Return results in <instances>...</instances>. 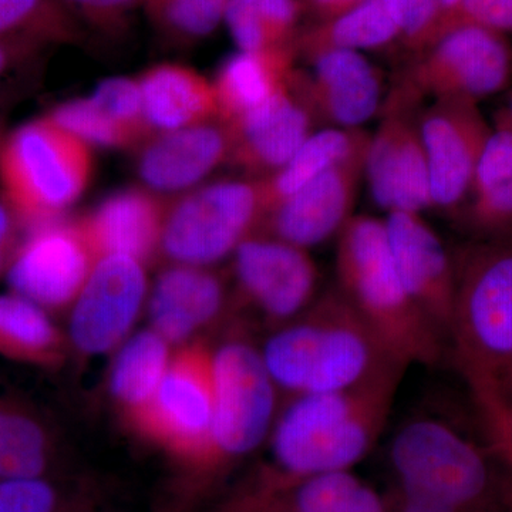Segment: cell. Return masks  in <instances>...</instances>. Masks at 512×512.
Returning a JSON list of instances; mask_svg holds the SVG:
<instances>
[{"label":"cell","mask_w":512,"mask_h":512,"mask_svg":"<svg viewBox=\"0 0 512 512\" xmlns=\"http://www.w3.org/2000/svg\"><path fill=\"white\" fill-rule=\"evenodd\" d=\"M259 352L276 389L293 397L350 389L393 367H406L338 285L274 329Z\"/></svg>","instance_id":"1"},{"label":"cell","mask_w":512,"mask_h":512,"mask_svg":"<svg viewBox=\"0 0 512 512\" xmlns=\"http://www.w3.org/2000/svg\"><path fill=\"white\" fill-rule=\"evenodd\" d=\"M407 367L338 392L295 396L272 427L279 466L308 478L348 470L383 433Z\"/></svg>","instance_id":"2"},{"label":"cell","mask_w":512,"mask_h":512,"mask_svg":"<svg viewBox=\"0 0 512 512\" xmlns=\"http://www.w3.org/2000/svg\"><path fill=\"white\" fill-rule=\"evenodd\" d=\"M336 245L338 288L402 365L436 366L444 338L407 292L394 265L384 221L353 215Z\"/></svg>","instance_id":"3"},{"label":"cell","mask_w":512,"mask_h":512,"mask_svg":"<svg viewBox=\"0 0 512 512\" xmlns=\"http://www.w3.org/2000/svg\"><path fill=\"white\" fill-rule=\"evenodd\" d=\"M456 264L450 340L478 406L512 362V237L478 239Z\"/></svg>","instance_id":"4"},{"label":"cell","mask_w":512,"mask_h":512,"mask_svg":"<svg viewBox=\"0 0 512 512\" xmlns=\"http://www.w3.org/2000/svg\"><path fill=\"white\" fill-rule=\"evenodd\" d=\"M94 171L92 147L47 116L6 134L0 153V197L23 229L64 217Z\"/></svg>","instance_id":"5"},{"label":"cell","mask_w":512,"mask_h":512,"mask_svg":"<svg viewBox=\"0 0 512 512\" xmlns=\"http://www.w3.org/2000/svg\"><path fill=\"white\" fill-rule=\"evenodd\" d=\"M266 215L264 178L198 185L168 204L161 252L173 264L210 268L259 234Z\"/></svg>","instance_id":"6"},{"label":"cell","mask_w":512,"mask_h":512,"mask_svg":"<svg viewBox=\"0 0 512 512\" xmlns=\"http://www.w3.org/2000/svg\"><path fill=\"white\" fill-rule=\"evenodd\" d=\"M214 413L212 352L191 343L171 357L153 399L130 421L174 456L202 464L218 458Z\"/></svg>","instance_id":"7"},{"label":"cell","mask_w":512,"mask_h":512,"mask_svg":"<svg viewBox=\"0 0 512 512\" xmlns=\"http://www.w3.org/2000/svg\"><path fill=\"white\" fill-rule=\"evenodd\" d=\"M512 82L507 36L477 26H457L420 50L399 87L420 101H476L503 92Z\"/></svg>","instance_id":"8"},{"label":"cell","mask_w":512,"mask_h":512,"mask_svg":"<svg viewBox=\"0 0 512 512\" xmlns=\"http://www.w3.org/2000/svg\"><path fill=\"white\" fill-rule=\"evenodd\" d=\"M403 487L439 497L466 511L490 488L487 461L444 421L417 419L397 431L390 451Z\"/></svg>","instance_id":"9"},{"label":"cell","mask_w":512,"mask_h":512,"mask_svg":"<svg viewBox=\"0 0 512 512\" xmlns=\"http://www.w3.org/2000/svg\"><path fill=\"white\" fill-rule=\"evenodd\" d=\"M214 443L218 458L245 456L274 427L276 386L261 352L241 338L212 352Z\"/></svg>","instance_id":"10"},{"label":"cell","mask_w":512,"mask_h":512,"mask_svg":"<svg viewBox=\"0 0 512 512\" xmlns=\"http://www.w3.org/2000/svg\"><path fill=\"white\" fill-rule=\"evenodd\" d=\"M96 262L79 220L64 215L23 229L6 281L10 292L59 311L73 305Z\"/></svg>","instance_id":"11"},{"label":"cell","mask_w":512,"mask_h":512,"mask_svg":"<svg viewBox=\"0 0 512 512\" xmlns=\"http://www.w3.org/2000/svg\"><path fill=\"white\" fill-rule=\"evenodd\" d=\"M419 101L394 89L383 104V119L370 136L365 177L373 201L387 214L431 207L429 164L421 140Z\"/></svg>","instance_id":"12"},{"label":"cell","mask_w":512,"mask_h":512,"mask_svg":"<svg viewBox=\"0 0 512 512\" xmlns=\"http://www.w3.org/2000/svg\"><path fill=\"white\" fill-rule=\"evenodd\" d=\"M238 296L279 328L301 315L319 292V269L308 249L255 234L232 254Z\"/></svg>","instance_id":"13"},{"label":"cell","mask_w":512,"mask_h":512,"mask_svg":"<svg viewBox=\"0 0 512 512\" xmlns=\"http://www.w3.org/2000/svg\"><path fill=\"white\" fill-rule=\"evenodd\" d=\"M429 164L431 207L456 211L470 197L478 161L491 133L476 101L433 100L419 114Z\"/></svg>","instance_id":"14"},{"label":"cell","mask_w":512,"mask_h":512,"mask_svg":"<svg viewBox=\"0 0 512 512\" xmlns=\"http://www.w3.org/2000/svg\"><path fill=\"white\" fill-rule=\"evenodd\" d=\"M144 266L120 255L96 262L72 305L69 333L74 348L103 355L126 338L147 298Z\"/></svg>","instance_id":"15"},{"label":"cell","mask_w":512,"mask_h":512,"mask_svg":"<svg viewBox=\"0 0 512 512\" xmlns=\"http://www.w3.org/2000/svg\"><path fill=\"white\" fill-rule=\"evenodd\" d=\"M370 143V141H369ZM367 148L320 174L266 215L259 234L309 249L338 237L353 217Z\"/></svg>","instance_id":"16"},{"label":"cell","mask_w":512,"mask_h":512,"mask_svg":"<svg viewBox=\"0 0 512 512\" xmlns=\"http://www.w3.org/2000/svg\"><path fill=\"white\" fill-rule=\"evenodd\" d=\"M394 265L407 292L444 340L456 299V264L443 241L416 212H392L384 220Z\"/></svg>","instance_id":"17"},{"label":"cell","mask_w":512,"mask_h":512,"mask_svg":"<svg viewBox=\"0 0 512 512\" xmlns=\"http://www.w3.org/2000/svg\"><path fill=\"white\" fill-rule=\"evenodd\" d=\"M308 60L311 70H298L296 84L316 120L330 127L360 128L380 110L382 72L363 53L325 50Z\"/></svg>","instance_id":"18"},{"label":"cell","mask_w":512,"mask_h":512,"mask_svg":"<svg viewBox=\"0 0 512 512\" xmlns=\"http://www.w3.org/2000/svg\"><path fill=\"white\" fill-rule=\"evenodd\" d=\"M232 130L220 117L181 130L151 134L137 147V173L144 187L184 194L231 161Z\"/></svg>","instance_id":"19"},{"label":"cell","mask_w":512,"mask_h":512,"mask_svg":"<svg viewBox=\"0 0 512 512\" xmlns=\"http://www.w3.org/2000/svg\"><path fill=\"white\" fill-rule=\"evenodd\" d=\"M298 73V72H296ZM315 114L292 86L232 124V154L229 163L252 178H266L284 167L313 133Z\"/></svg>","instance_id":"20"},{"label":"cell","mask_w":512,"mask_h":512,"mask_svg":"<svg viewBox=\"0 0 512 512\" xmlns=\"http://www.w3.org/2000/svg\"><path fill=\"white\" fill-rule=\"evenodd\" d=\"M168 204L146 187L113 192L79 224L97 261L104 256H128L144 265L161 252Z\"/></svg>","instance_id":"21"},{"label":"cell","mask_w":512,"mask_h":512,"mask_svg":"<svg viewBox=\"0 0 512 512\" xmlns=\"http://www.w3.org/2000/svg\"><path fill=\"white\" fill-rule=\"evenodd\" d=\"M227 306V285L207 266L171 264L148 299L153 330L168 343L187 342L221 318Z\"/></svg>","instance_id":"22"},{"label":"cell","mask_w":512,"mask_h":512,"mask_svg":"<svg viewBox=\"0 0 512 512\" xmlns=\"http://www.w3.org/2000/svg\"><path fill=\"white\" fill-rule=\"evenodd\" d=\"M296 47L242 52L227 57L215 76L218 117L232 126L292 86Z\"/></svg>","instance_id":"23"},{"label":"cell","mask_w":512,"mask_h":512,"mask_svg":"<svg viewBox=\"0 0 512 512\" xmlns=\"http://www.w3.org/2000/svg\"><path fill=\"white\" fill-rule=\"evenodd\" d=\"M491 126L464 205L478 239L512 237V116L505 107Z\"/></svg>","instance_id":"24"},{"label":"cell","mask_w":512,"mask_h":512,"mask_svg":"<svg viewBox=\"0 0 512 512\" xmlns=\"http://www.w3.org/2000/svg\"><path fill=\"white\" fill-rule=\"evenodd\" d=\"M144 119L151 133H167L218 117L214 84L192 67L163 63L141 74Z\"/></svg>","instance_id":"25"},{"label":"cell","mask_w":512,"mask_h":512,"mask_svg":"<svg viewBox=\"0 0 512 512\" xmlns=\"http://www.w3.org/2000/svg\"><path fill=\"white\" fill-rule=\"evenodd\" d=\"M396 40L402 42V29L386 0H366L362 5L315 22L296 39V52L306 59L325 50L353 52L382 49Z\"/></svg>","instance_id":"26"},{"label":"cell","mask_w":512,"mask_h":512,"mask_svg":"<svg viewBox=\"0 0 512 512\" xmlns=\"http://www.w3.org/2000/svg\"><path fill=\"white\" fill-rule=\"evenodd\" d=\"M369 141L370 134L362 128L328 127L313 131L284 167L264 178L268 214L320 174L362 150Z\"/></svg>","instance_id":"27"},{"label":"cell","mask_w":512,"mask_h":512,"mask_svg":"<svg viewBox=\"0 0 512 512\" xmlns=\"http://www.w3.org/2000/svg\"><path fill=\"white\" fill-rule=\"evenodd\" d=\"M64 340L46 309L16 293H0V355L29 365L55 366Z\"/></svg>","instance_id":"28"},{"label":"cell","mask_w":512,"mask_h":512,"mask_svg":"<svg viewBox=\"0 0 512 512\" xmlns=\"http://www.w3.org/2000/svg\"><path fill=\"white\" fill-rule=\"evenodd\" d=\"M170 360L167 340L153 329L138 332L120 349L111 369L110 390L128 419L151 402Z\"/></svg>","instance_id":"29"},{"label":"cell","mask_w":512,"mask_h":512,"mask_svg":"<svg viewBox=\"0 0 512 512\" xmlns=\"http://www.w3.org/2000/svg\"><path fill=\"white\" fill-rule=\"evenodd\" d=\"M299 0H228L225 25L242 52L296 47Z\"/></svg>","instance_id":"30"},{"label":"cell","mask_w":512,"mask_h":512,"mask_svg":"<svg viewBox=\"0 0 512 512\" xmlns=\"http://www.w3.org/2000/svg\"><path fill=\"white\" fill-rule=\"evenodd\" d=\"M83 33L82 23L62 0H0V37L5 39L72 45L83 39Z\"/></svg>","instance_id":"31"},{"label":"cell","mask_w":512,"mask_h":512,"mask_svg":"<svg viewBox=\"0 0 512 512\" xmlns=\"http://www.w3.org/2000/svg\"><path fill=\"white\" fill-rule=\"evenodd\" d=\"M49 454L45 426L28 410L0 400V478H37Z\"/></svg>","instance_id":"32"},{"label":"cell","mask_w":512,"mask_h":512,"mask_svg":"<svg viewBox=\"0 0 512 512\" xmlns=\"http://www.w3.org/2000/svg\"><path fill=\"white\" fill-rule=\"evenodd\" d=\"M295 512H386L379 495L346 470L305 478L293 497Z\"/></svg>","instance_id":"33"},{"label":"cell","mask_w":512,"mask_h":512,"mask_svg":"<svg viewBox=\"0 0 512 512\" xmlns=\"http://www.w3.org/2000/svg\"><path fill=\"white\" fill-rule=\"evenodd\" d=\"M228 0H156L147 8L158 28L183 42L204 39L224 22Z\"/></svg>","instance_id":"34"},{"label":"cell","mask_w":512,"mask_h":512,"mask_svg":"<svg viewBox=\"0 0 512 512\" xmlns=\"http://www.w3.org/2000/svg\"><path fill=\"white\" fill-rule=\"evenodd\" d=\"M46 116L90 147H138L136 138L101 111L90 96L86 99L64 101Z\"/></svg>","instance_id":"35"},{"label":"cell","mask_w":512,"mask_h":512,"mask_svg":"<svg viewBox=\"0 0 512 512\" xmlns=\"http://www.w3.org/2000/svg\"><path fill=\"white\" fill-rule=\"evenodd\" d=\"M90 99L101 111L120 127L136 138L138 146L151 136L144 119L143 100H141L138 80L128 77H113L104 80L94 90Z\"/></svg>","instance_id":"36"},{"label":"cell","mask_w":512,"mask_h":512,"mask_svg":"<svg viewBox=\"0 0 512 512\" xmlns=\"http://www.w3.org/2000/svg\"><path fill=\"white\" fill-rule=\"evenodd\" d=\"M457 26H477L507 36L512 33V0H460L440 20L427 46L441 33Z\"/></svg>","instance_id":"37"},{"label":"cell","mask_w":512,"mask_h":512,"mask_svg":"<svg viewBox=\"0 0 512 512\" xmlns=\"http://www.w3.org/2000/svg\"><path fill=\"white\" fill-rule=\"evenodd\" d=\"M74 18L83 25L107 35L123 33L130 25L131 16L144 0H62Z\"/></svg>","instance_id":"38"},{"label":"cell","mask_w":512,"mask_h":512,"mask_svg":"<svg viewBox=\"0 0 512 512\" xmlns=\"http://www.w3.org/2000/svg\"><path fill=\"white\" fill-rule=\"evenodd\" d=\"M393 10L400 29L402 42L409 49L420 52L429 43L439 22L440 0H386Z\"/></svg>","instance_id":"39"},{"label":"cell","mask_w":512,"mask_h":512,"mask_svg":"<svg viewBox=\"0 0 512 512\" xmlns=\"http://www.w3.org/2000/svg\"><path fill=\"white\" fill-rule=\"evenodd\" d=\"M55 505V491L39 478L0 481V512H53Z\"/></svg>","instance_id":"40"},{"label":"cell","mask_w":512,"mask_h":512,"mask_svg":"<svg viewBox=\"0 0 512 512\" xmlns=\"http://www.w3.org/2000/svg\"><path fill=\"white\" fill-rule=\"evenodd\" d=\"M23 231L15 212L0 197V275L6 274L13 252L18 247Z\"/></svg>","instance_id":"41"},{"label":"cell","mask_w":512,"mask_h":512,"mask_svg":"<svg viewBox=\"0 0 512 512\" xmlns=\"http://www.w3.org/2000/svg\"><path fill=\"white\" fill-rule=\"evenodd\" d=\"M39 43L25 39H5L0 37V79L12 72L15 67L28 62L43 49Z\"/></svg>","instance_id":"42"},{"label":"cell","mask_w":512,"mask_h":512,"mask_svg":"<svg viewBox=\"0 0 512 512\" xmlns=\"http://www.w3.org/2000/svg\"><path fill=\"white\" fill-rule=\"evenodd\" d=\"M484 419L494 446L512 461V407L485 414Z\"/></svg>","instance_id":"43"},{"label":"cell","mask_w":512,"mask_h":512,"mask_svg":"<svg viewBox=\"0 0 512 512\" xmlns=\"http://www.w3.org/2000/svg\"><path fill=\"white\" fill-rule=\"evenodd\" d=\"M402 512H463L456 505L434 495L403 487Z\"/></svg>","instance_id":"44"},{"label":"cell","mask_w":512,"mask_h":512,"mask_svg":"<svg viewBox=\"0 0 512 512\" xmlns=\"http://www.w3.org/2000/svg\"><path fill=\"white\" fill-rule=\"evenodd\" d=\"M366 0H306L303 8L315 16L316 22L335 18L348 10L362 5Z\"/></svg>","instance_id":"45"},{"label":"cell","mask_w":512,"mask_h":512,"mask_svg":"<svg viewBox=\"0 0 512 512\" xmlns=\"http://www.w3.org/2000/svg\"><path fill=\"white\" fill-rule=\"evenodd\" d=\"M480 407L481 412L490 414L497 410L511 409L512 407V362L498 379L493 397Z\"/></svg>","instance_id":"46"},{"label":"cell","mask_w":512,"mask_h":512,"mask_svg":"<svg viewBox=\"0 0 512 512\" xmlns=\"http://www.w3.org/2000/svg\"><path fill=\"white\" fill-rule=\"evenodd\" d=\"M458 2H460V0H440L441 12H440L439 22H437V25H439L440 20L443 19L444 16L448 15V13H450L451 10L456 8V6L458 5ZM437 25H436V28H437ZM436 28H434V30H436ZM434 30H433V32H434Z\"/></svg>","instance_id":"47"},{"label":"cell","mask_w":512,"mask_h":512,"mask_svg":"<svg viewBox=\"0 0 512 512\" xmlns=\"http://www.w3.org/2000/svg\"><path fill=\"white\" fill-rule=\"evenodd\" d=\"M5 133H3V124H2V120H0V153H2V147H3V143H5Z\"/></svg>","instance_id":"48"},{"label":"cell","mask_w":512,"mask_h":512,"mask_svg":"<svg viewBox=\"0 0 512 512\" xmlns=\"http://www.w3.org/2000/svg\"><path fill=\"white\" fill-rule=\"evenodd\" d=\"M505 109H507L508 113H510L512 116V93H511L510 99H508V104H507V106H505Z\"/></svg>","instance_id":"49"},{"label":"cell","mask_w":512,"mask_h":512,"mask_svg":"<svg viewBox=\"0 0 512 512\" xmlns=\"http://www.w3.org/2000/svg\"><path fill=\"white\" fill-rule=\"evenodd\" d=\"M156 0H144V9L150 8Z\"/></svg>","instance_id":"50"}]
</instances>
